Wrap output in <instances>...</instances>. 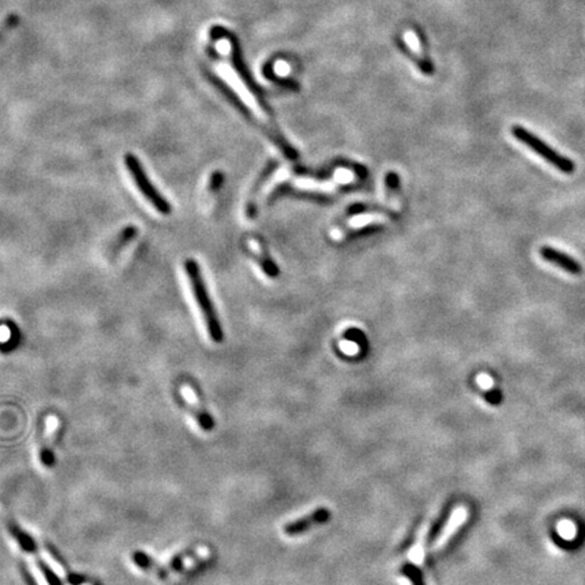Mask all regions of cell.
Listing matches in <instances>:
<instances>
[{
	"instance_id": "6da1fadb",
	"label": "cell",
	"mask_w": 585,
	"mask_h": 585,
	"mask_svg": "<svg viewBox=\"0 0 585 585\" xmlns=\"http://www.w3.org/2000/svg\"><path fill=\"white\" fill-rule=\"evenodd\" d=\"M185 271L190 282L191 292L197 301V305L201 310V315L205 322L206 329L210 339L214 343H221L224 339V332L219 324L217 312L213 307L212 298L207 292L205 280L202 278V273L198 263L194 259H187L185 262Z\"/></svg>"
},
{
	"instance_id": "7a4b0ae2",
	"label": "cell",
	"mask_w": 585,
	"mask_h": 585,
	"mask_svg": "<svg viewBox=\"0 0 585 585\" xmlns=\"http://www.w3.org/2000/svg\"><path fill=\"white\" fill-rule=\"evenodd\" d=\"M209 558L207 552L204 554H198L197 550H186L176 556L171 557L165 562H158L153 558L146 554L144 552H136L133 554V562L136 567L146 572H152L158 577L165 579L168 576L185 574L186 572L194 571L199 564L205 562Z\"/></svg>"
},
{
	"instance_id": "3957f363",
	"label": "cell",
	"mask_w": 585,
	"mask_h": 585,
	"mask_svg": "<svg viewBox=\"0 0 585 585\" xmlns=\"http://www.w3.org/2000/svg\"><path fill=\"white\" fill-rule=\"evenodd\" d=\"M511 132L513 137L519 143H522L523 146H526L531 151H534L538 156H541L542 159H545L549 164H552L558 171H561L567 175H571L574 173V170H576L574 161L571 160L569 158H567L564 155H561V153H558L554 148L546 144L542 138H540L538 136H535L534 133L527 131L526 128L519 126V125L512 126Z\"/></svg>"
},
{
	"instance_id": "277c9868",
	"label": "cell",
	"mask_w": 585,
	"mask_h": 585,
	"mask_svg": "<svg viewBox=\"0 0 585 585\" xmlns=\"http://www.w3.org/2000/svg\"><path fill=\"white\" fill-rule=\"evenodd\" d=\"M124 160H125V165H126L129 174L132 176L136 187L141 192V195L159 213L165 214V216L170 214L173 212V207L170 205V202L161 195L160 191L153 186V183L148 177V174H146V170H144V167H143V164L140 163V160L132 153H126Z\"/></svg>"
},
{
	"instance_id": "5b68a950",
	"label": "cell",
	"mask_w": 585,
	"mask_h": 585,
	"mask_svg": "<svg viewBox=\"0 0 585 585\" xmlns=\"http://www.w3.org/2000/svg\"><path fill=\"white\" fill-rule=\"evenodd\" d=\"M7 527H9L10 534L14 537L15 541L18 542V545L21 546V549L26 554H29L30 558L33 559L35 568L38 569L40 574L44 577L46 585H62L59 576L52 571V568L45 562L44 558L40 553L38 545H37V542L34 541V538H31L25 530H22L11 519L7 520Z\"/></svg>"
},
{
	"instance_id": "8992f818",
	"label": "cell",
	"mask_w": 585,
	"mask_h": 585,
	"mask_svg": "<svg viewBox=\"0 0 585 585\" xmlns=\"http://www.w3.org/2000/svg\"><path fill=\"white\" fill-rule=\"evenodd\" d=\"M216 72L219 73V77L229 84L231 88L234 89V92L239 95V98L248 106L249 109L253 111V114H256L258 117L261 118L262 121H266V116H264L263 109L259 106V103L256 102L255 97L251 94L247 86L244 84V82L240 79V76L236 73L234 68L228 64H219L216 67Z\"/></svg>"
},
{
	"instance_id": "52a82bcc",
	"label": "cell",
	"mask_w": 585,
	"mask_h": 585,
	"mask_svg": "<svg viewBox=\"0 0 585 585\" xmlns=\"http://www.w3.org/2000/svg\"><path fill=\"white\" fill-rule=\"evenodd\" d=\"M180 395H182L185 408H186L187 412L192 416V419L197 422V425H199L206 432L212 431V430L214 428V420H213V417L202 408V405H201V403H199V398H198L197 393L192 390V388L183 385V386L180 388Z\"/></svg>"
},
{
	"instance_id": "ba28073f",
	"label": "cell",
	"mask_w": 585,
	"mask_h": 585,
	"mask_svg": "<svg viewBox=\"0 0 585 585\" xmlns=\"http://www.w3.org/2000/svg\"><path fill=\"white\" fill-rule=\"evenodd\" d=\"M329 519H331V511L325 507H320V508L307 513V516L298 518V519L292 520L290 523L285 525L283 532L289 537H297V535H301V534L307 532V530H310L313 527L327 523Z\"/></svg>"
},
{
	"instance_id": "9c48e42d",
	"label": "cell",
	"mask_w": 585,
	"mask_h": 585,
	"mask_svg": "<svg viewBox=\"0 0 585 585\" xmlns=\"http://www.w3.org/2000/svg\"><path fill=\"white\" fill-rule=\"evenodd\" d=\"M60 422L56 416H49L45 423L44 435L40 444V462L45 468H52L56 464L55 440L59 432Z\"/></svg>"
},
{
	"instance_id": "30bf717a",
	"label": "cell",
	"mask_w": 585,
	"mask_h": 585,
	"mask_svg": "<svg viewBox=\"0 0 585 585\" xmlns=\"http://www.w3.org/2000/svg\"><path fill=\"white\" fill-rule=\"evenodd\" d=\"M352 173L347 171V170H339L337 175L329 180V182H319L310 177H298L294 180V186L301 189V190L310 191H322V192H327V191L334 190L339 185H344L349 183L352 180Z\"/></svg>"
},
{
	"instance_id": "8fae6325",
	"label": "cell",
	"mask_w": 585,
	"mask_h": 585,
	"mask_svg": "<svg viewBox=\"0 0 585 585\" xmlns=\"http://www.w3.org/2000/svg\"><path fill=\"white\" fill-rule=\"evenodd\" d=\"M540 255L543 261L547 263L556 264L557 267L562 268L564 271L569 273L572 275H580L583 273V267L571 255L561 252L558 249L545 246L540 249Z\"/></svg>"
},
{
	"instance_id": "7c38bea8",
	"label": "cell",
	"mask_w": 585,
	"mask_h": 585,
	"mask_svg": "<svg viewBox=\"0 0 585 585\" xmlns=\"http://www.w3.org/2000/svg\"><path fill=\"white\" fill-rule=\"evenodd\" d=\"M389 219L388 213H382V212H376V213H365L361 216H355L352 217L349 222H346L343 226L337 228L332 232V237L335 240H340L344 236L350 232H355L358 229L365 228L366 225H371V224H381L385 222L386 219Z\"/></svg>"
},
{
	"instance_id": "4fadbf2b",
	"label": "cell",
	"mask_w": 585,
	"mask_h": 585,
	"mask_svg": "<svg viewBox=\"0 0 585 585\" xmlns=\"http://www.w3.org/2000/svg\"><path fill=\"white\" fill-rule=\"evenodd\" d=\"M45 546H46L49 554L58 562V565L61 568V571L64 573V576H65V579H67V581H68L70 584L80 585L84 581V577H83V576H80V574H77V573H73V572L68 568L67 562H64L62 557L60 556L59 552H58L53 546H50L49 543H45Z\"/></svg>"
},
{
	"instance_id": "5bb4252c",
	"label": "cell",
	"mask_w": 585,
	"mask_h": 585,
	"mask_svg": "<svg viewBox=\"0 0 585 585\" xmlns=\"http://www.w3.org/2000/svg\"><path fill=\"white\" fill-rule=\"evenodd\" d=\"M249 244H251V247H252V252H253L256 261L262 266L264 273H266L268 277H277V275H278V267L273 263V261L267 256V253L264 252L262 246H259L256 241H251Z\"/></svg>"
},
{
	"instance_id": "9a60e30c",
	"label": "cell",
	"mask_w": 585,
	"mask_h": 585,
	"mask_svg": "<svg viewBox=\"0 0 585 585\" xmlns=\"http://www.w3.org/2000/svg\"><path fill=\"white\" fill-rule=\"evenodd\" d=\"M400 572H401V574H403L404 577H407V579L410 580V584L425 585L423 573H422V571H420L416 565H413V564H410V562H407V564H404V565L401 567Z\"/></svg>"
},
{
	"instance_id": "2e32d148",
	"label": "cell",
	"mask_w": 585,
	"mask_h": 585,
	"mask_svg": "<svg viewBox=\"0 0 585 585\" xmlns=\"http://www.w3.org/2000/svg\"><path fill=\"white\" fill-rule=\"evenodd\" d=\"M450 513H452L450 511L443 513V515L439 518L438 520L434 523V526L431 527V530H430V532H428V537H427V545H431L432 542L438 538L439 534H440L442 530H443V527L446 526V523H447L449 519H450Z\"/></svg>"
},
{
	"instance_id": "e0dca14e",
	"label": "cell",
	"mask_w": 585,
	"mask_h": 585,
	"mask_svg": "<svg viewBox=\"0 0 585 585\" xmlns=\"http://www.w3.org/2000/svg\"><path fill=\"white\" fill-rule=\"evenodd\" d=\"M404 40H405V43L408 45L410 50H412L417 58H423L422 45H420V41H419V38H417V35H416V33H415L413 30H407V31H405Z\"/></svg>"
},
{
	"instance_id": "ac0fdd59",
	"label": "cell",
	"mask_w": 585,
	"mask_h": 585,
	"mask_svg": "<svg viewBox=\"0 0 585 585\" xmlns=\"http://www.w3.org/2000/svg\"><path fill=\"white\" fill-rule=\"evenodd\" d=\"M231 49H232V45H231V43H229L226 38H221L219 43H217V50H219L221 55H229V53H231Z\"/></svg>"
},
{
	"instance_id": "d6986e66",
	"label": "cell",
	"mask_w": 585,
	"mask_h": 585,
	"mask_svg": "<svg viewBox=\"0 0 585 585\" xmlns=\"http://www.w3.org/2000/svg\"><path fill=\"white\" fill-rule=\"evenodd\" d=\"M486 400H488V403H491L493 405H498L501 403V393L496 389H492L486 393Z\"/></svg>"
},
{
	"instance_id": "ffe728a7",
	"label": "cell",
	"mask_w": 585,
	"mask_h": 585,
	"mask_svg": "<svg viewBox=\"0 0 585 585\" xmlns=\"http://www.w3.org/2000/svg\"><path fill=\"white\" fill-rule=\"evenodd\" d=\"M15 18L14 16H9L1 25H0V40L3 38V35L6 34V31L11 29L14 26Z\"/></svg>"
},
{
	"instance_id": "44dd1931",
	"label": "cell",
	"mask_w": 585,
	"mask_h": 585,
	"mask_svg": "<svg viewBox=\"0 0 585 585\" xmlns=\"http://www.w3.org/2000/svg\"><path fill=\"white\" fill-rule=\"evenodd\" d=\"M290 71V68H289V65L286 64V62H277V65H275V72L280 75V76H285L286 73H289Z\"/></svg>"
}]
</instances>
